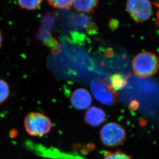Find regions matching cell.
Here are the masks:
<instances>
[{"label": "cell", "instance_id": "3957f363", "mask_svg": "<svg viewBox=\"0 0 159 159\" xmlns=\"http://www.w3.org/2000/svg\"><path fill=\"white\" fill-rule=\"evenodd\" d=\"M103 144L108 147H116L123 144L126 138V132L123 127L116 123L104 125L100 132Z\"/></svg>", "mask_w": 159, "mask_h": 159}, {"label": "cell", "instance_id": "9c48e42d", "mask_svg": "<svg viewBox=\"0 0 159 159\" xmlns=\"http://www.w3.org/2000/svg\"><path fill=\"white\" fill-rule=\"evenodd\" d=\"M73 23L75 26L78 27H84L88 29V30H91L92 32H95L96 27L95 26L90 23V21L87 16L85 15L76 16L73 21Z\"/></svg>", "mask_w": 159, "mask_h": 159}, {"label": "cell", "instance_id": "30bf717a", "mask_svg": "<svg viewBox=\"0 0 159 159\" xmlns=\"http://www.w3.org/2000/svg\"><path fill=\"white\" fill-rule=\"evenodd\" d=\"M112 88L114 90H119L123 87L126 84L127 81L125 77L121 74H115L111 77Z\"/></svg>", "mask_w": 159, "mask_h": 159}, {"label": "cell", "instance_id": "2e32d148", "mask_svg": "<svg viewBox=\"0 0 159 159\" xmlns=\"http://www.w3.org/2000/svg\"><path fill=\"white\" fill-rule=\"evenodd\" d=\"M2 42H3V36L1 32L0 31V48L2 45Z\"/></svg>", "mask_w": 159, "mask_h": 159}, {"label": "cell", "instance_id": "ba28073f", "mask_svg": "<svg viewBox=\"0 0 159 159\" xmlns=\"http://www.w3.org/2000/svg\"><path fill=\"white\" fill-rule=\"evenodd\" d=\"M99 0H74L72 4L79 12H93L97 7Z\"/></svg>", "mask_w": 159, "mask_h": 159}, {"label": "cell", "instance_id": "52a82bcc", "mask_svg": "<svg viewBox=\"0 0 159 159\" xmlns=\"http://www.w3.org/2000/svg\"><path fill=\"white\" fill-rule=\"evenodd\" d=\"M106 114L104 111L97 107L92 106L88 108L84 116L86 123L93 127H97L104 123Z\"/></svg>", "mask_w": 159, "mask_h": 159}, {"label": "cell", "instance_id": "7a4b0ae2", "mask_svg": "<svg viewBox=\"0 0 159 159\" xmlns=\"http://www.w3.org/2000/svg\"><path fill=\"white\" fill-rule=\"evenodd\" d=\"M26 130L32 136H42L48 134L52 128V123L49 117L37 112L30 113L24 121Z\"/></svg>", "mask_w": 159, "mask_h": 159}, {"label": "cell", "instance_id": "5bb4252c", "mask_svg": "<svg viewBox=\"0 0 159 159\" xmlns=\"http://www.w3.org/2000/svg\"><path fill=\"white\" fill-rule=\"evenodd\" d=\"M104 159H132L131 157L127 153L120 150L114 152H108L105 155Z\"/></svg>", "mask_w": 159, "mask_h": 159}, {"label": "cell", "instance_id": "4fadbf2b", "mask_svg": "<svg viewBox=\"0 0 159 159\" xmlns=\"http://www.w3.org/2000/svg\"><path fill=\"white\" fill-rule=\"evenodd\" d=\"M9 95V88L7 83L0 80V104L4 102Z\"/></svg>", "mask_w": 159, "mask_h": 159}, {"label": "cell", "instance_id": "277c9868", "mask_svg": "<svg viewBox=\"0 0 159 159\" xmlns=\"http://www.w3.org/2000/svg\"><path fill=\"white\" fill-rule=\"evenodd\" d=\"M127 9L136 22L147 21L152 15V6L149 0H128Z\"/></svg>", "mask_w": 159, "mask_h": 159}, {"label": "cell", "instance_id": "8fae6325", "mask_svg": "<svg viewBox=\"0 0 159 159\" xmlns=\"http://www.w3.org/2000/svg\"><path fill=\"white\" fill-rule=\"evenodd\" d=\"M43 0H18V4L21 8L27 10L36 9Z\"/></svg>", "mask_w": 159, "mask_h": 159}, {"label": "cell", "instance_id": "9a60e30c", "mask_svg": "<svg viewBox=\"0 0 159 159\" xmlns=\"http://www.w3.org/2000/svg\"><path fill=\"white\" fill-rule=\"evenodd\" d=\"M154 4L158 7V9L157 11L156 15V24L159 27V1L157 3H154Z\"/></svg>", "mask_w": 159, "mask_h": 159}, {"label": "cell", "instance_id": "5b68a950", "mask_svg": "<svg viewBox=\"0 0 159 159\" xmlns=\"http://www.w3.org/2000/svg\"><path fill=\"white\" fill-rule=\"evenodd\" d=\"M90 88L94 96L101 103L111 106L115 102V92L111 86L102 81L93 80L90 83Z\"/></svg>", "mask_w": 159, "mask_h": 159}, {"label": "cell", "instance_id": "8992f818", "mask_svg": "<svg viewBox=\"0 0 159 159\" xmlns=\"http://www.w3.org/2000/svg\"><path fill=\"white\" fill-rule=\"evenodd\" d=\"M70 102L72 106L76 109L83 110L90 107L92 102V96L85 89H78L71 95Z\"/></svg>", "mask_w": 159, "mask_h": 159}, {"label": "cell", "instance_id": "6da1fadb", "mask_svg": "<svg viewBox=\"0 0 159 159\" xmlns=\"http://www.w3.org/2000/svg\"><path fill=\"white\" fill-rule=\"evenodd\" d=\"M132 68L135 75L141 78H147L155 75L159 68L158 57L149 52L137 54L132 61Z\"/></svg>", "mask_w": 159, "mask_h": 159}, {"label": "cell", "instance_id": "7c38bea8", "mask_svg": "<svg viewBox=\"0 0 159 159\" xmlns=\"http://www.w3.org/2000/svg\"><path fill=\"white\" fill-rule=\"evenodd\" d=\"M50 5L60 9H67L72 6L74 0H47Z\"/></svg>", "mask_w": 159, "mask_h": 159}]
</instances>
